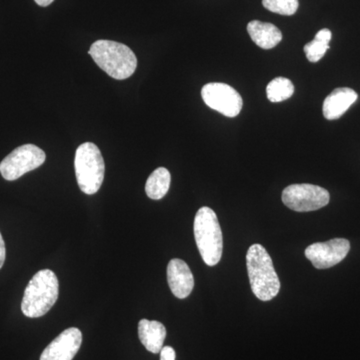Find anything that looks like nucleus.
<instances>
[{
	"mask_svg": "<svg viewBox=\"0 0 360 360\" xmlns=\"http://www.w3.org/2000/svg\"><path fill=\"white\" fill-rule=\"evenodd\" d=\"M246 265L255 295L262 302L274 300L281 290V281L264 246L253 245L248 248Z\"/></svg>",
	"mask_w": 360,
	"mask_h": 360,
	"instance_id": "f257e3e1",
	"label": "nucleus"
},
{
	"mask_svg": "<svg viewBox=\"0 0 360 360\" xmlns=\"http://www.w3.org/2000/svg\"><path fill=\"white\" fill-rule=\"evenodd\" d=\"M89 53L94 63L115 79H127L137 68L134 52L127 45L112 40H97L90 46Z\"/></svg>",
	"mask_w": 360,
	"mask_h": 360,
	"instance_id": "f03ea898",
	"label": "nucleus"
},
{
	"mask_svg": "<svg viewBox=\"0 0 360 360\" xmlns=\"http://www.w3.org/2000/svg\"><path fill=\"white\" fill-rule=\"evenodd\" d=\"M58 276L49 269L39 270L26 286L21 310L25 316L37 319L44 316L58 300Z\"/></svg>",
	"mask_w": 360,
	"mask_h": 360,
	"instance_id": "7ed1b4c3",
	"label": "nucleus"
},
{
	"mask_svg": "<svg viewBox=\"0 0 360 360\" xmlns=\"http://www.w3.org/2000/svg\"><path fill=\"white\" fill-rule=\"evenodd\" d=\"M194 238L203 262L214 266L220 262L224 250V238L217 213L203 206L194 219Z\"/></svg>",
	"mask_w": 360,
	"mask_h": 360,
	"instance_id": "20e7f679",
	"label": "nucleus"
},
{
	"mask_svg": "<svg viewBox=\"0 0 360 360\" xmlns=\"http://www.w3.org/2000/svg\"><path fill=\"white\" fill-rule=\"evenodd\" d=\"M75 175L82 193L92 195L101 189L105 165L101 150L92 142H85L77 148L75 160Z\"/></svg>",
	"mask_w": 360,
	"mask_h": 360,
	"instance_id": "39448f33",
	"label": "nucleus"
},
{
	"mask_svg": "<svg viewBox=\"0 0 360 360\" xmlns=\"http://www.w3.org/2000/svg\"><path fill=\"white\" fill-rule=\"evenodd\" d=\"M45 153L34 144H25L14 149L0 163V174L4 179L13 181L44 165Z\"/></svg>",
	"mask_w": 360,
	"mask_h": 360,
	"instance_id": "423d86ee",
	"label": "nucleus"
},
{
	"mask_svg": "<svg viewBox=\"0 0 360 360\" xmlns=\"http://www.w3.org/2000/svg\"><path fill=\"white\" fill-rule=\"evenodd\" d=\"M330 195L323 187L314 184H292L283 193L285 206L298 212H314L329 203Z\"/></svg>",
	"mask_w": 360,
	"mask_h": 360,
	"instance_id": "0eeeda50",
	"label": "nucleus"
},
{
	"mask_svg": "<svg viewBox=\"0 0 360 360\" xmlns=\"http://www.w3.org/2000/svg\"><path fill=\"white\" fill-rule=\"evenodd\" d=\"M201 96L208 108L219 111L226 117H236L243 108V98L233 87L221 82L205 84Z\"/></svg>",
	"mask_w": 360,
	"mask_h": 360,
	"instance_id": "6e6552de",
	"label": "nucleus"
},
{
	"mask_svg": "<svg viewBox=\"0 0 360 360\" xmlns=\"http://www.w3.org/2000/svg\"><path fill=\"white\" fill-rule=\"evenodd\" d=\"M350 250L347 239L335 238L326 243H316L305 250V257L317 269H326L342 262Z\"/></svg>",
	"mask_w": 360,
	"mask_h": 360,
	"instance_id": "1a4fd4ad",
	"label": "nucleus"
},
{
	"mask_svg": "<svg viewBox=\"0 0 360 360\" xmlns=\"http://www.w3.org/2000/svg\"><path fill=\"white\" fill-rule=\"evenodd\" d=\"M82 333L77 328L65 329L47 345L40 360H72L82 347Z\"/></svg>",
	"mask_w": 360,
	"mask_h": 360,
	"instance_id": "9d476101",
	"label": "nucleus"
},
{
	"mask_svg": "<svg viewBox=\"0 0 360 360\" xmlns=\"http://www.w3.org/2000/svg\"><path fill=\"white\" fill-rule=\"evenodd\" d=\"M167 281L172 292L179 300H184L193 292V272L184 260L174 258L167 265Z\"/></svg>",
	"mask_w": 360,
	"mask_h": 360,
	"instance_id": "9b49d317",
	"label": "nucleus"
},
{
	"mask_svg": "<svg viewBox=\"0 0 360 360\" xmlns=\"http://www.w3.org/2000/svg\"><path fill=\"white\" fill-rule=\"evenodd\" d=\"M356 92L348 87H340L331 92L324 101L322 111L328 120H338L356 101Z\"/></svg>",
	"mask_w": 360,
	"mask_h": 360,
	"instance_id": "f8f14e48",
	"label": "nucleus"
},
{
	"mask_svg": "<svg viewBox=\"0 0 360 360\" xmlns=\"http://www.w3.org/2000/svg\"><path fill=\"white\" fill-rule=\"evenodd\" d=\"M139 336L149 352L160 354L167 338V328L161 322L141 319L139 323Z\"/></svg>",
	"mask_w": 360,
	"mask_h": 360,
	"instance_id": "ddd939ff",
	"label": "nucleus"
},
{
	"mask_svg": "<svg viewBox=\"0 0 360 360\" xmlns=\"http://www.w3.org/2000/svg\"><path fill=\"white\" fill-rule=\"evenodd\" d=\"M248 34L257 46L271 49L283 40V33L276 25L259 20L250 21L248 25Z\"/></svg>",
	"mask_w": 360,
	"mask_h": 360,
	"instance_id": "4468645a",
	"label": "nucleus"
},
{
	"mask_svg": "<svg viewBox=\"0 0 360 360\" xmlns=\"http://www.w3.org/2000/svg\"><path fill=\"white\" fill-rule=\"evenodd\" d=\"M172 176L167 168L158 167L150 175L146 184V193L149 198L160 200L165 198L169 191Z\"/></svg>",
	"mask_w": 360,
	"mask_h": 360,
	"instance_id": "2eb2a0df",
	"label": "nucleus"
},
{
	"mask_svg": "<svg viewBox=\"0 0 360 360\" xmlns=\"http://www.w3.org/2000/svg\"><path fill=\"white\" fill-rule=\"evenodd\" d=\"M331 37H333V34H331L330 30L324 28V30H319L316 33L312 41L304 45L303 51L307 54V58L310 63H317L323 58L324 54L329 49V42H330Z\"/></svg>",
	"mask_w": 360,
	"mask_h": 360,
	"instance_id": "dca6fc26",
	"label": "nucleus"
},
{
	"mask_svg": "<svg viewBox=\"0 0 360 360\" xmlns=\"http://www.w3.org/2000/svg\"><path fill=\"white\" fill-rule=\"evenodd\" d=\"M295 92L292 82L288 78L276 77L269 82L266 87L267 98L271 103H283L290 98Z\"/></svg>",
	"mask_w": 360,
	"mask_h": 360,
	"instance_id": "f3484780",
	"label": "nucleus"
},
{
	"mask_svg": "<svg viewBox=\"0 0 360 360\" xmlns=\"http://www.w3.org/2000/svg\"><path fill=\"white\" fill-rule=\"evenodd\" d=\"M267 11L281 15H293L297 11L298 0H262Z\"/></svg>",
	"mask_w": 360,
	"mask_h": 360,
	"instance_id": "a211bd4d",
	"label": "nucleus"
},
{
	"mask_svg": "<svg viewBox=\"0 0 360 360\" xmlns=\"http://www.w3.org/2000/svg\"><path fill=\"white\" fill-rule=\"evenodd\" d=\"M176 354L172 347H165L160 352V360H175Z\"/></svg>",
	"mask_w": 360,
	"mask_h": 360,
	"instance_id": "6ab92c4d",
	"label": "nucleus"
},
{
	"mask_svg": "<svg viewBox=\"0 0 360 360\" xmlns=\"http://www.w3.org/2000/svg\"><path fill=\"white\" fill-rule=\"evenodd\" d=\"M6 243H4V238H2L1 233H0V269L4 266V262H6Z\"/></svg>",
	"mask_w": 360,
	"mask_h": 360,
	"instance_id": "aec40b11",
	"label": "nucleus"
},
{
	"mask_svg": "<svg viewBox=\"0 0 360 360\" xmlns=\"http://www.w3.org/2000/svg\"><path fill=\"white\" fill-rule=\"evenodd\" d=\"M35 2H37V4H39V6L45 7L51 6L52 2L54 1V0H34Z\"/></svg>",
	"mask_w": 360,
	"mask_h": 360,
	"instance_id": "412c9836",
	"label": "nucleus"
}]
</instances>
